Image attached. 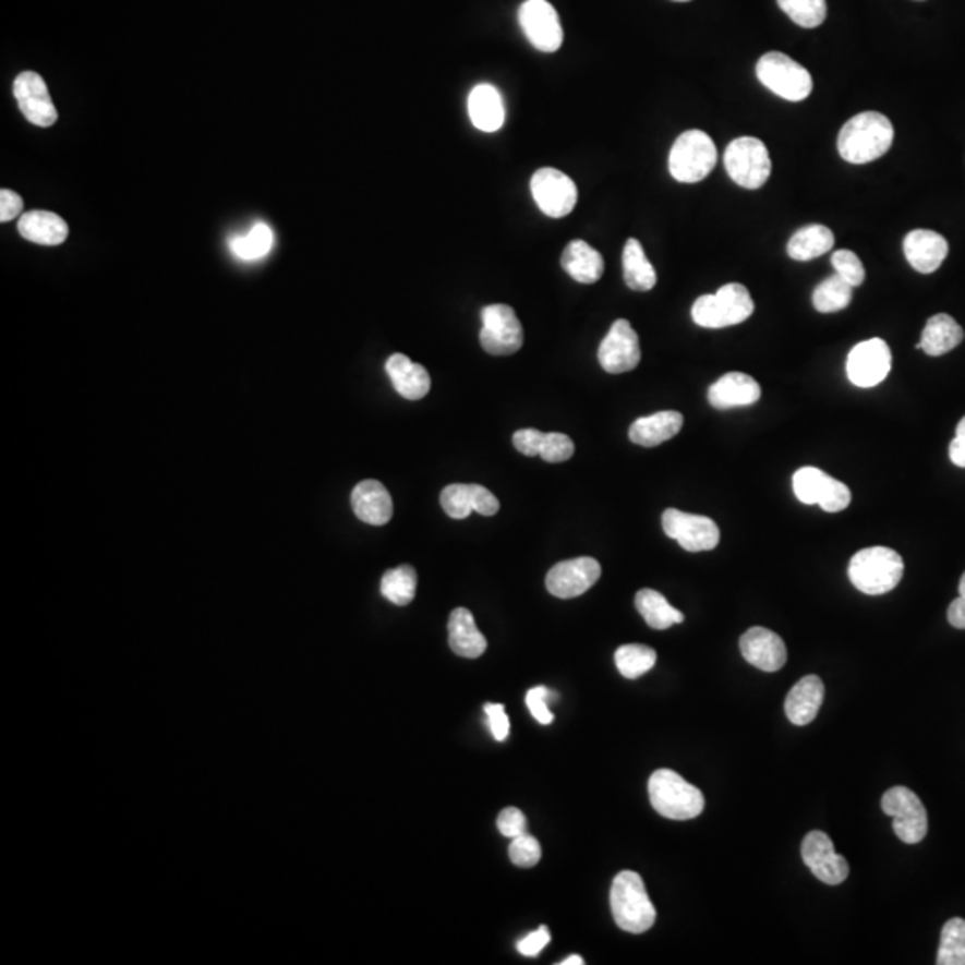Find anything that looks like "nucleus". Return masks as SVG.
<instances>
[{"instance_id": "obj_41", "label": "nucleus", "mask_w": 965, "mask_h": 965, "mask_svg": "<svg viewBox=\"0 0 965 965\" xmlns=\"http://www.w3.org/2000/svg\"><path fill=\"white\" fill-rule=\"evenodd\" d=\"M777 5L785 15L791 16L794 24L805 29L819 27L827 19V0H777Z\"/></svg>"}, {"instance_id": "obj_50", "label": "nucleus", "mask_w": 965, "mask_h": 965, "mask_svg": "<svg viewBox=\"0 0 965 965\" xmlns=\"http://www.w3.org/2000/svg\"><path fill=\"white\" fill-rule=\"evenodd\" d=\"M950 458L956 467L965 469V417L956 426L955 441L950 446Z\"/></svg>"}, {"instance_id": "obj_15", "label": "nucleus", "mask_w": 965, "mask_h": 965, "mask_svg": "<svg viewBox=\"0 0 965 965\" xmlns=\"http://www.w3.org/2000/svg\"><path fill=\"white\" fill-rule=\"evenodd\" d=\"M892 366L891 349L885 340L871 338L853 347L847 357L846 371L849 382L860 388L880 385Z\"/></svg>"}, {"instance_id": "obj_52", "label": "nucleus", "mask_w": 965, "mask_h": 965, "mask_svg": "<svg viewBox=\"0 0 965 965\" xmlns=\"http://www.w3.org/2000/svg\"><path fill=\"white\" fill-rule=\"evenodd\" d=\"M584 958L579 955H570L569 958H565V961L559 962V965H583Z\"/></svg>"}, {"instance_id": "obj_33", "label": "nucleus", "mask_w": 965, "mask_h": 965, "mask_svg": "<svg viewBox=\"0 0 965 965\" xmlns=\"http://www.w3.org/2000/svg\"><path fill=\"white\" fill-rule=\"evenodd\" d=\"M624 281L635 292H649L656 285V270L643 253L642 243L629 238L623 251Z\"/></svg>"}, {"instance_id": "obj_46", "label": "nucleus", "mask_w": 965, "mask_h": 965, "mask_svg": "<svg viewBox=\"0 0 965 965\" xmlns=\"http://www.w3.org/2000/svg\"><path fill=\"white\" fill-rule=\"evenodd\" d=\"M526 827H528V821H526V816L520 812L519 808H505L497 817V828L508 839H515V836L526 833Z\"/></svg>"}, {"instance_id": "obj_30", "label": "nucleus", "mask_w": 965, "mask_h": 965, "mask_svg": "<svg viewBox=\"0 0 965 965\" xmlns=\"http://www.w3.org/2000/svg\"><path fill=\"white\" fill-rule=\"evenodd\" d=\"M562 267L570 278L581 285L598 282L604 273V260L600 251L583 240H572L562 254Z\"/></svg>"}, {"instance_id": "obj_39", "label": "nucleus", "mask_w": 965, "mask_h": 965, "mask_svg": "<svg viewBox=\"0 0 965 965\" xmlns=\"http://www.w3.org/2000/svg\"><path fill=\"white\" fill-rule=\"evenodd\" d=\"M853 299V287L835 274L832 278L824 279L813 290L812 302L817 312L835 313L849 306Z\"/></svg>"}, {"instance_id": "obj_7", "label": "nucleus", "mask_w": 965, "mask_h": 965, "mask_svg": "<svg viewBox=\"0 0 965 965\" xmlns=\"http://www.w3.org/2000/svg\"><path fill=\"white\" fill-rule=\"evenodd\" d=\"M757 75L765 88L782 99L799 102L812 94V75L783 52H768L757 63Z\"/></svg>"}, {"instance_id": "obj_2", "label": "nucleus", "mask_w": 965, "mask_h": 965, "mask_svg": "<svg viewBox=\"0 0 965 965\" xmlns=\"http://www.w3.org/2000/svg\"><path fill=\"white\" fill-rule=\"evenodd\" d=\"M610 906L617 926L629 933H643L656 922V908L639 872L620 871L615 877L610 891Z\"/></svg>"}, {"instance_id": "obj_22", "label": "nucleus", "mask_w": 965, "mask_h": 965, "mask_svg": "<svg viewBox=\"0 0 965 965\" xmlns=\"http://www.w3.org/2000/svg\"><path fill=\"white\" fill-rule=\"evenodd\" d=\"M760 396L762 390L757 379L743 372H729L710 386L708 402L717 410H729V408L751 407L760 401Z\"/></svg>"}, {"instance_id": "obj_32", "label": "nucleus", "mask_w": 965, "mask_h": 965, "mask_svg": "<svg viewBox=\"0 0 965 965\" xmlns=\"http://www.w3.org/2000/svg\"><path fill=\"white\" fill-rule=\"evenodd\" d=\"M962 340H964V329L958 326V322L945 313H939L926 322L921 342L916 347L925 351L928 357H942L945 352L953 351L956 346H961Z\"/></svg>"}, {"instance_id": "obj_28", "label": "nucleus", "mask_w": 965, "mask_h": 965, "mask_svg": "<svg viewBox=\"0 0 965 965\" xmlns=\"http://www.w3.org/2000/svg\"><path fill=\"white\" fill-rule=\"evenodd\" d=\"M469 117L475 129L483 133H495L505 124V102L499 89L492 85H478L467 100Z\"/></svg>"}, {"instance_id": "obj_26", "label": "nucleus", "mask_w": 965, "mask_h": 965, "mask_svg": "<svg viewBox=\"0 0 965 965\" xmlns=\"http://www.w3.org/2000/svg\"><path fill=\"white\" fill-rule=\"evenodd\" d=\"M824 699V684L819 676H805L785 699V713L796 726H807L817 717Z\"/></svg>"}, {"instance_id": "obj_44", "label": "nucleus", "mask_w": 965, "mask_h": 965, "mask_svg": "<svg viewBox=\"0 0 965 965\" xmlns=\"http://www.w3.org/2000/svg\"><path fill=\"white\" fill-rule=\"evenodd\" d=\"M832 265L835 268V273L847 285H852L853 288L860 287L864 279H866V268L861 265L860 257L853 253V251L842 249V251L833 253Z\"/></svg>"}, {"instance_id": "obj_12", "label": "nucleus", "mask_w": 965, "mask_h": 965, "mask_svg": "<svg viewBox=\"0 0 965 965\" xmlns=\"http://www.w3.org/2000/svg\"><path fill=\"white\" fill-rule=\"evenodd\" d=\"M665 535L676 540L688 553H703L715 550L721 540L719 526L704 515L685 514L676 508H667L662 515Z\"/></svg>"}, {"instance_id": "obj_35", "label": "nucleus", "mask_w": 965, "mask_h": 965, "mask_svg": "<svg viewBox=\"0 0 965 965\" xmlns=\"http://www.w3.org/2000/svg\"><path fill=\"white\" fill-rule=\"evenodd\" d=\"M635 606L639 610L643 620L648 623L649 628L668 629L674 624H681L685 620V615L671 606L664 595L653 589L640 590L635 598Z\"/></svg>"}, {"instance_id": "obj_21", "label": "nucleus", "mask_w": 965, "mask_h": 965, "mask_svg": "<svg viewBox=\"0 0 965 965\" xmlns=\"http://www.w3.org/2000/svg\"><path fill=\"white\" fill-rule=\"evenodd\" d=\"M441 505L453 519H467L472 511L485 517L499 511L497 497L481 485H449L442 491Z\"/></svg>"}, {"instance_id": "obj_4", "label": "nucleus", "mask_w": 965, "mask_h": 965, "mask_svg": "<svg viewBox=\"0 0 965 965\" xmlns=\"http://www.w3.org/2000/svg\"><path fill=\"white\" fill-rule=\"evenodd\" d=\"M648 791L654 810L667 819L688 821L704 810L703 793L671 769L654 771L649 777Z\"/></svg>"}, {"instance_id": "obj_10", "label": "nucleus", "mask_w": 965, "mask_h": 965, "mask_svg": "<svg viewBox=\"0 0 965 965\" xmlns=\"http://www.w3.org/2000/svg\"><path fill=\"white\" fill-rule=\"evenodd\" d=\"M794 494L803 505H819L828 514H839L852 505V491L817 467H803L793 478Z\"/></svg>"}, {"instance_id": "obj_45", "label": "nucleus", "mask_w": 965, "mask_h": 965, "mask_svg": "<svg viewBox=\"0 0 965 965\" xmlns=\"http://www.w3.org/2000/svg\"><path fill=\"white\" fill-rule=\"evenodd\" d=\"M551 699H558V693L545 687H533L530 692L526 693V704L530 708L531 715L540 724H551L555 721V715L551 713L550 707H547Z\"/></svg>"}, {"instance_id": "obj_27", "label": "nucleus", "mask_w": 965, "mask_h": 965, "mask_svg": "<svg viewBox=\"0 0 965 965\" xmlns=\"http://www.w3.org/2000/svg\"><path fill=\"white\" fill-rule=\"evenodd\" d=\"M684 427V415L679 411H659L654 415L642 417L629 427V441L642 447H656L678 435Z\"/></svg>"}, {"instance_id": "obj_3", "label": "nucleus", "mask_w": 965, "mask_h": 965, "mask_svg": "<svg viewBox=\"0 0 965 965\" xmlns=\"http://www.w3.org/2000/svg\"><path fill=\"white\" fill-rule=\"evenodd\" d=\"M905 564L896 551L889 547H867L858 551L849 562L847 576L855 589L867 595H881L896 589L903 579Z\"/></svg>"}, {"instance_id": "obj_16", "label": "nucleus", "mask_w": 965, "mask_h": 965, "mask_svg": "<svg viewBox=\"0 0 965 965\" xmlns=\"http://www.w3.org/2000/svg\"><path fill=\"white\" fill-rule=\"evenodd\" d=\"M601 578V565L595 558L581 556V558L559 562L547 572L545 587L550 594L558 600H572L592 589Z\"/></svg>"}, {"instance_id": "obj_36", "label": "nucleus", "mask_w": 965, "mask_h": 965, "mask_svg": "<svg viewBox=\"0 0 965 965\" xmlns=\"http://www.w3.org/2000/svg\"><path fill=\"white\" fill-rule=\"evenodd\" d=\"M273 229L263 222L254 224L253 229H249L248 233L229 240V248L233 251L234 256L245 260V262L262 260L273 251Z\"/></svg>"}, {"instance_id": "obj_8", "label": "nucleus", "mask_w": 965, "mask_h": 965, "mask_svg": "<svg viewBox=\"0 0 965 965\" xmlns=\"http://www.w3.org/2000/svg\"><path fill=\"white\" fill-rule=\"evenodd\" d=\"M724 167L729 178L746 190L762 189L772 172L768 147L752 136L733 140L724 153Z\"/></svg>"}, {"instance_id": "obj_43", "label": "nucleus", "mask_w": 965, "mask_h": 965, "mask_svg": "<svg viewBox=\"0 0 965 965\" xmlns=\"http://www.w3.org/2000/svg\"><path fill=\"white\" fill-rule=\"evenodd\" d=\"M508 855H510V860L514 861L515 866L530 869V867H535L540 858H542V847H540V842L536 841L535 836L526 832L511 839Z\"/></svg>"}, {"instance_id": "obj_40", "label": "nucleus", "mask_w": 965, "mask_h": 965, "mask_svg": "<svg viewBox=\"0 0 965 965\" xmlns=\"http://www.w3.org/2000/svg\"><path fill=\"white\" fill-rule=\"evenodd\" d=\"M939 965H965V919L955 917L945 922L937 953Z\"/></svg>"}, {"instance_id": "obj_29", "label": "nucleus", "mask_w": 965, "mask_h": 965, "mask_svg": "<svg viewBox=\"0 0 965 965\" xmlns=\"http://www.w3.org/2000/svg\"><path fill=\"white\" fill-rule=\"evenodd\" d=\"M449 648L463 659H480L486 651V639L475 626L467 608H456L449 615Z\"/></svg>"}, {"instance_id": "obj_18", "label": "nucleus", "mask_w": 965, "mask_h": 965, "mask_svg": "<svg viewBox=\"0 0 965 965\" xmlns=\"http://www.w3.org/2000/svg\"><path fill=\"white\" fill-rule=\"evenodd\" d=\"M801 857L813 877L827 885H841L849 877V864L835 852L832 839L824 832H810L805 836Z\"/></svg>"}, {"instance_id": "obj_54", "label": "nucleus", "mask_w": 965, "mask_h": 965, "mask_svg": "<svg viewBox=\"0 0 965 965\" xmlns=\"http://www.w3.org/2000/svg\"><path fill=\"white\" fill-rule=\"evenodd\" d=\"M674 2H688V0H674Z\"/></svg>"}, {"instance_id": "obj_19", "label": "nucleus", "mask_w": 965, "mask_h": 965, "mask_svg": "<svg viewBox=\"0 0 965 965\" xmlns=\"http://www.w3.org/2000/svg\"><path fill=\"white\" fill-rule=\"evenodd\" d=\"M19 108L31 124L38 128H50L58 120L55 102L50 99L49 88L45 85L44 77L36 72H22L13 85Z\"/></svg>"}, {"instance_id": "obj_42", "label": "nucleus", "mask_w": 965, "mask_h": 965, "mask_svg": "<svg viewBox=\"0 0 965 965\" xmlns=\"http://www.w3.org/2000/svg\"><path fill=\"white\" fill-rule=\"evenodd\" d=\"M575 455V442L564 433H540L539 456L550 463H562Z\"/></svg>"}, {"instance_id": "obj_6", "label": "nucleus", "mask_w": 965, "mask_h": 965, "mask_svg": "<svg viewBox=\"0 0 965 965\" xmlns=\"http://www.w3.org/2000/svg\"><path fill=\"white\" fill-rule=\"evenodd\" d=\"M717 165V149L703 131L679 134L668 154V172L679 183H699Z\"/></svg>"}, {"instance_id": "obj_38", "label": "nucleus", "mask_w": 965, "mask_h": 965, "mask_svg": "<svg viewBox=\"0 0 965 965\" xmlns=\"http://www.w3.org/2000/svg\"><path fill=\"white\" fill-rule=\"evenodd\" d=\"M417 572L411 565H401L383 576L382 594L397 606H407L415 600Z\"/></svg>"}, {"instance_id": "obj_51", "label": "nucleus", "mask_w": 965, "mask_h": 965, "mask_svg": "<svg viewBox=\"0 0 965 965\" xmlns=\"http://www.w3.org/2000/svg\"><path fill=\"white\" fill-rule=\"evenodd\" d=\"M948 620L956 629H965V598H956L948 610Z\"/></svg>"}, {"instance_id": "obj_17", "label": "nucleus", "mask_w": 965, "mask_h": 965, "mask_svg": "<svg viewBox=\"0 0 965 965\" xmlns=\"http://www.w3.org/2000/svg\"><path fill=\"white\" fill-rule=\"evenodd\" d=\"M598 358L608 374H624L637 369L642 352H640L639 335L628 321L619 318L614 322L608 335L601 342Z\"/></svg>"}, {"instance_id": "obj_23", "label": "nucleus", "mask_w": 965, "mask_h": 965, "mask_svg": "<svg viewBox=\"0 0 965 965\" xmlns=\"http://www.w3.org/2000/svg\"><path fill=\"white\" fill-rule=\"evenodd\" d=\"M352 510L358 519L371 526H385L394 515L390 492L376 480L360 481L351 494Z\"/></svg>"}, {"instance_id": "obj_13", "label": "nucleus", "mask_w": 965, "mask_h": 965, "mask_svg": "<svg viewBox=\"0 0 965 965\" xmlns=\"http://www.w3.org/2000/svg\"><path fill=\"white\" fill-rule=\"evenodd\" d=\"M531 193L542 214L564 218L572 214L578 203V186L567 173L544 167L531 178Z\"/></svg>"}, {"instance_id": "obj_5", "label": "nucleus", "mask_w": 965, "mask_h": 965, "mask_svg": "<svg viewBox=\"0 0 965 965\" xmlns=\"http://www.w3.org/2000/svg\"><path fill=\"white\" fill-rule=\"evenodd\" d=\"M752 312L755 302L748 288L729 282L719 288L717 293L701 295L693 302L692 321L707 329H723L748 321Z\"/></svg>"}, {"instance_id": "obj_48", "label": "nucleus", "mask_w": 965, "mask_h": 965, "mask_svg": "<svg viewBox=\"0 0 965 965\" xmlns=\"http://www.w3.org/2000/svg\"><path fill=\"white\" fill-rule=\"evenodd\" d=\"M550 930H547L545 926H540L539 930L524 937V939L517 944V950H519L520 955L536 956L540 955V951L544 950L545 945L550 944Z\"/></svg>"}, {"instance_id": "obj_14", "label": "nucleus", "mask_w": 965, "mask_h": 965, "mask_svg": "<svg viewBox=\"0 0 965 965\" xmlns=\"http://www.w3.org/2000/svg\"><path fill=\"white\" fill-rule=\"evenodd\" d=\"M520 27L536 50L556 52L564 44V29L547 0H526L519 10Z\"/></svg>"}, {"instance_id": "obj_31", "label": "nucleus", "mask_w": 965, "mask_h": 965, "mask_svg": "<svg viewBox=\"0 0 965 965\" xmlns=\"http://www.w3.org/2000/svg\"><path fill=\"white\" fill-rule=\"evenodd\" d=\"M19 233L38 245H60L69 238V226L52 212H27L19 220Z\"/></svg>"}, {"instance_id": "obj_1", "label": "nucleus", "mask_w": 965, "mask_h": 965, "mask_svg": "<svg viewBox=\"0 0 965 965\" xmlns=\"http://www.w3.org/2000/svg\"><path fill=\"white\" fill-rule=\"evenodd\" d=\"M894 128L885 114L866 111L847 120L839 134V154L847 164H871L891 149Z\"/></svg>"}, {"instance_id": "obj_24", "label": "nucleus", "mask_w": 965, "mask_h": 965, "mask_svg": "<svg viewBox=\"0 0 965 965\" xmlns=\"http://www.w3.org/2000/svg\"><path fill=\"white\" fill-rule=\"evenodd\" d=\"M906 260L917 273L931 274L941 267L948 256V242L942 234L928 229H916L906 234L903 242Z\"/></svg>"}, {"instance_id": "obj_37", "label": "nucleus", "mask_w": 965, "mask_h": 965, "mask_svg": "<svg viewBox=\"0 0 965 965\" xmlns=\"http://www.w3.org/2000/svg\"><path fill=\"white\" fill-rule=\"evenodd\" d=\"M656 664V651L642 643H626L615 651V665L624 678L637 679Z\"/></svg>"}, {"instance_id": "obj_34", "label": "nucleus", "mask_w": 965, "mask_h": 965, "mask_svg": "<svg viewBox=\"0 0 965 965\" xmlns=\"http://www.w3.org/2000/svg\"><path fill=\"white\" fill-rule=\"evenodd\" d=\"M835 237L832 229L821 224H812L807 228H801L793 234L788 240V256L796 262H810L813 257L822 256L828 251H832Z\"/></svg>"}, {"instance_id": "obj_9", "label": "nucleus", "mask_w": 965, "mask_h": 965, "mask_svg": "<svg viewBox=\"0 0 965 965\" xmlns=\"http://www.w3.org/2000/svg\"><path fill=\"white\" fill-rule=\"evenodd\" d=\"M883 812L892 819V828L900 841L917 844L928 833V813L925 805L910 788L892 787L881 797Z\"/></svg>"}, {"instance_id": "obj_25", "label": "nucleus", "mask_w": 965, "mask_h": 965, "mask_svg": "<svg viewBox=\"0 0 965 965\" xmlns=\"http://www.w3.org/2000/svg\"><path fill=\"white\" fill-rule=\"evenodd\" d=\"M386 374L399 396L410 401H419L431 390V377L424 366L411 362L407 354H391L386 360Z\"/></svg>"}, {"instance_id": "obj_11", "label": "nucleus", "mask_w": 965, "mask_h": 965, "mask_svg": "<svg viewBox=\"0 0 965 965\" xmlns=\"http://www.w3.org/2000/svg\"><path fill=\"white\" fill-rule=\"evenodd\" d=\"M481 321L480 342L488 354L510 357L524 343V331L514 307L491 304L481 310Z\"/></svg>"}, {"instance_id": "obj_53", "label": "nucleus", "mask_w": 965, "mask_h": 965, "mask_svg": "<svg viewBox=\"0 0 965 965\" xmlns=\"http://www.w3.org/2000/svg\"><path fill=\"white\" fill-rule=\"evenodd\" d=\"M958 592H961V595H964L965 598V572L964 576H962L961 584H958Z\"/></svg>"}, {"instance_id": "obj_49", "label": "nucleus", "mask_w": 965, "mask_h": 965, "mask_svg": "<svg viewBox=\"0 0 965 965\" xmlns=\"http://www.w3.org/2000/svg\"><path fill=\"white\" fill-rule=\"evenodd\" d=\"M24 209V201L13 190L0 192V222H10L13 218L21 217Z\"/></svg>"}, {"instance_id": "obj_47", "label": "nucleus", "mask_w": 965, "mask_h": 965, "mask_svg": "<svg viewBox=\"0 0 965 965\" xmlns=\"http://www.w3.org/2000/svg\"><path fill=\"white\" fill-rule=\"evenodd\" d=\"M485 713L495 740L505 743L508 735H510V721H508V715H506L505 707L499 703H488L485 704Z\"/></svg>"}, {"instance_id": "obj_20", "label": "nucleus", "mask_w": 965, "mask_h": 965, "mask_svg": "<svg viewBox=\"0 0 965 965\" xmlns=\"http://www.w3.org/2000/svg\"><path fill=\"white\" fill-rule=\"evenodd\" d=\"M740 653L763 673H776L787 664V646L771 629L755 626L740 637Z\"/></svg>"}]
</instances>
